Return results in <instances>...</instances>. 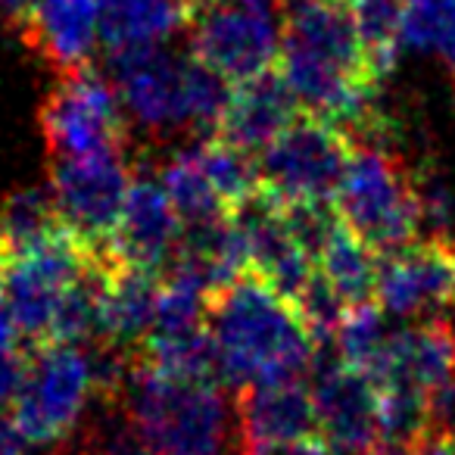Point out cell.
I'll return each instance as SVG.
<instances>
[{"label":"cell","instance_id":"obj_11","mask_svg":"<svg viewBox=\"0 0 455 455\" xmlns=\"http://www.w3.org/2000/svg\"><path fill=\"white\" fill-rule=\"evenodd\" d=\"M84 262H88V250L66 228L22 253H7L0 293L22 343L28 347L47 343L60 299L82 275Z\"/></svg>","mask_w":455,"mask_h":455},{"label":"cell","instance_id":"obj_1","mask_svg":"<svg viewBox=\"0 0 455 455\" xmlns=\"http://www.w3.org/2000/svg\"><path fill=\"white\" fill-rule=\"evenodd\" d=\"M278 72L297 103L359 140H380V82L371 76L349 0H284Z\"/></svg>","mask_w":455,"mask_h":455},{"label":"cell","instance_id":"obj_7","mask_svg":"<svg viewBox=\"0 0 455 455\" xmlns=\"http://www.w3.org/2000/svg\"><path fill=\"white\" fill-rule=\"evenodd\" d=\"M94 393L88 349L78 343H38L26 349L10 418L28 446H51L72 434Z\"/></svg>","mask_w":455,"mask_h":455},{"label":"cell","instance_id":"obj_28","mask_svg":"<svg viewBox=\"0 0 455 455\" xmlns=\"http://www.w3.org/2000/svg\"><path fill=\"white\" fill-rule=\"evenodd\" d=\"M427 418L430 430L455 434V374H449L443 384L427 393Z\"/></svg>","mask_w":455,"mask_h":455},{"label":"cell","instance_id":"obj_22","mask_svg":"<svg viewBox=\"0 0 455 455\" xmlns=\"http://www.w3.org/2000/svg\"><path fill=\"white\" fill-rule=\"evenodd\" d=\"M159 181H163L175 212L181 215L184 228L206 225V221H219V219H225V215H231V209L221 200L212 178H209L206 165H203L200 147L196 144L188 147V150H178L175 156L163 165Z\"/></svg>","mask_w":455,"mask_h":455},{"label":"cell","instance_id":"obj_19","mask_svg":"<svg viewBox=\"0 0 455 455\" xmlns=\"http://www.w3.org/2000/svg\"><path fill=\"white\" fill-rule=\"evenodd\" d=\"M449 374H455V331L427 318L393 328L387 359L374 384H411L430 393Z\"/></svg>","mask_w":455,"mask_h":455},{"label":"cell","instance_id":"obj_5","mask_svg":"<svg viewBox=\"0 0 455 455\" xmlns=\"http://www.w3.org/2000/svg\"><path fill=\"white\" fill-rule=\"evenodd\" d=\"M334 209L343 225L353 228L380 256L409 247L421 231L418 188L384 144L353 140Z\"/></svg>","mask_w":455,"mask_h":455},{"label":"cell","instance_id":"obj_15","mask_svg":"<svg viewBox=\"0 0 455 455\" xmlns=\"http://www.w3.org/2000/svg\"><path fill=\"white\" fill-rule=\"evenodd\" d=\"M181 235L184 221L172 206L163 181L153 175H134L119 228L109 243L116 259L150 272H165L181 247Z\"/></svg>","mask_w":455,"mask_h":455},{"label":"cell","instance_id":"obj_23","mask_svg":"<svg viewBox=\"0 0 455 455\" xmlns=\"http://www.w3.org/2000/svg\"><path fill=\"white\" fill-rule=\"evenodd\" d=\"M393 328L387 324V312L378 303H355L343 312L340 324L334 331L337 355L347 365L365 371L368 378H378L380 365L387 359V347H390Z\"/></svg>","mask_w":455,"mask_h":455},{"label":"cell","instance_id":"obj_16","mask_svg":"<svg viewBox=\"0 0 455 455\" xmlns=\"http://www.w3.org/2000/svg\"><path fill=\"white\" fill-rule=\"evenodd\" d=\"M297 107L291 84L278 69H272L231 88V100L221 113L215 138L256 156L297 119Z\"/></svg>","mask_w":455,"mask_h":455},{"label":"cell","instance_id":"obj_21","mask_svg":"<svg viewBox=\"0 0 455 455\" xmlns=\"http://www.w3.org/2000/svg\"><path fill=\"white\" fill-rule=\"evenodd\" d=\"M315 268L340 293L347 306L368 303V299H374V291H378L380 253L371 243L362 241L353 228L343 225L340 219V228L331 235V241L318 253Z\"/></svg>","mask_w":455,"mask_h":455},{"label":"cell","instance_id":"obj_8","mask_svg":"<svg viewBox=\"0 0 455 455\" xmlns=\"http://www.w3.org/2000/svg\"><path fill=\"white\" fill-rule=\"evenodd\" d=\"M41 128L53 159L122 153L125 107L113 78L100 76L91 66L63 72L41 109Z\"/></svg>","mask_w":455,"mask_h":455},{"label":"cell","instance_id":"obj_3","mask_svg":"<svg viewBox=\"0 0 455 455\" xmlns=\"http://www.w3.org/2000/svg\"><path fill=\"white\" fill-rule=\"evenodd\" d=\"M109 53V78L128 119L150 134L194 132L215 138L235 84L194 53H172L163 44Z\"/></svg>","mask_w":455,"mask_h":455},{"label":"cell","instance_id":"obj_2","mask_svg":"<svg viewBox=\"0 0 455 455\" xmlns=\"http://www.w3.org/2000/svg\"><path fill=\"white\" fill-rule=\"evenodd\" d=\"M206 324L221 380L237 387L303 378L318 359V340L299 309L253 272L209 297Z\"/></svg>","mask_w":455,"mask_h":455},{"label":"cell","instance_id":"obj_20","mask_svg":"<svg viewBox=\"0 0 455 455\" xmlns=\"http://www.w3.org/2000/svg\"><path fill=\"white\" fill-rule=\"evenodd\" d=\"M190 20L194 0H100V41L109 51L165 44Z\"/></svg>","mask_w":455,"mask_h":455},{"label":"cell","instance_id":"obj_6","mask_svg":"<svg viewBox=\"0 0 455 455\" xmlns=\"http://www.w3.org/2000/svg\"><path fill=\"white\" fill-rule=\"evenodd\" d=\"M188 28L190 53L225 82L241 84L278 69L284 0H206Z\"/></svg>","mask_w":455,"mask_h":455},{"label":"cell","instance_id":"obj_13","mask_svg":"<svg viewBox=\"0 0 455 455\" xmlns=\"http://www.w3.org/2000/svg\"><path fill=\"white\" fill-rule=\"evenodd\" d=\"M312 403H315L318 440L340 455H371L378 446L380 390L365 371L340 362V355L312 365Z\"/></svg>","mask_w":455,"mask_h":455},{"label":"cell","instance_id":"obj_25","mask_svg":"<svg viewBox=\"0 0 455 455\" xmlns=\"http://www.w3.org/2000/svg\"><path fill=\"white\" fill-rule=\"evenodd\" d=\"M51 190H20L0 206V247L4 253H22L60 231Z\"/></svg>","mask_w":455,"mask_h":455},{"label":"cell","instance_id":"obj_12","mask_svg":"<svg viewBox=\"0 0 455 455\" xmlns=\"http://www.w3.org/2000/svg\"><path fill=\"white\" fill-rule=\"evenodd\" d=\"M374 303L393 318L427 322L455 303V250L443 237L380 256Z\"/></svg>","mask_w":455,"mask_h":455},{"label":"cell","instance_id":"obj_17","mask_svg":"<svg viewBox=\"0 0 455 455\" xmlns=\"http://www.w3.org/2000/svg\"><path fill=\"white\" fill-rule=\"evenodd\" d=\"M159 287L163 272L128 266L113 259L103 266L100 278V322L97 337L125 349H140V343L150 337L156 322Z\"/></svg>","mask_w":455,"mask_h":455},{"label":"cell","instance_id":"obj_4","mask_svg":"<svg viewBox=\"0 0 455 455\" xmlns=\"http://www.w3.org/2000/svg\"><path fill=\"white\" fill-rule=\"evenodd\" d=\"M150 455H228L237 411L228 405L219 380L163 374L134 355L128 405Z\"/></svg>","mask_w":455,"mask_h":455},{"label":"cell","instance_id":"obj_34","mask_svg":"<svg viewBox=\"0 0 455 455\" xmlns=\"http://www.w3.org/2000/svg\"><path fill=\"white\" fill-rule=\"evenodd\" d=\"M452 331H455V322H452Z\"/></svg>","mask_w":455,"mask_h":455},{"label":"cell","instance_id":"obj_10","mask_svg":"<svg viewBox=\"0 0 455 455\" xmlns=\"http://www.w3.org/2000/svg\"><path fill=\"white\" fill-rule=\"evenodd\" d=\"M134 175L122 153L53 159L51 200L60 225L84 250H109Z\"/></svg>","mask_w":455,"mask_h":455},{"label":"cell","instance_id":"obj_14","mask_svg":"<svg viewBox=\"0 0 455 455\" xmlns=\"http://www.w3.org/2000/svg\"><path fill=\"white\" fill-rule=\"evenodd\" d=\"M235 411L243 455H275L318 436L312 387L303 378L243 387Z\"/></svg>","mask_w":455,"mask_h":455},{"label":"cell","instance_id":"obj_31","mask_svg":"<svg viewBox=\"0 0 455 455\" xmlns=\"http://www.w3.org/2000/svg\"><path fill=\"white\" fill-rule=\"evenodd\" d=\"M20 331L13 324V315H10L7 303H4V293H0V353L7 349H20Z\"/></svg>","mask_w":455,"mask_h":455},{"label":"cell","instance_id":"obj_9","mask_svg":"<svg viewBox=\"0 0 455 455\" xmlns=\"http://www.w3.org/2000/svg\"><path fill=\"white\" fill-rule=\"evenodd\" d=\"M353 138L334 122L297 116L259 153L262 188L284 203H334L347 172Z\"/></svg>","mask_w":455,"mask_h":455},{"label":"cell","instance_id":"obj_26","mask_svg":"<svg viewBox=\"0 0 455 455\" xmlns=\"http://www.w3.org/2000/svg\"><path fill=\"white\" fill-rule=\"evenodd\" d=\"M349 7L365 44L371 76L384 82L399 57V22H403L405 0H349Z\"/></svg>","mask_w":455,"mask_h":455},{"label":"cell","instance_id":"obj_18","mask_svg":"<svg viewBox=\"0 0 455 455\" xmlns=\"http://www.w3.org/2000/svg\"><path fill=\"white\" fill-rule=\"evenodd\" d=\"M22 22L28 44L69 72L88 66L100 41V0H35Z\"/></svg>","mask_w":455,"mask_h":455},{"label":"cell","instance_id":"obj_27","mask_svg":"<svg viewBox=\"0 0 455 455\" xmlns=\"http://www.w3.org/2000/svg\"><path fill=\"white\" fill-rule=\"evenodd\" d=\"M94 455H150L140 430L134 427L132 415H109L107 421H100L94 436Z\"/></svg>","mask_w":455,"mask_h":455},{"label":"cell","instance_id":"obj_30","mask_svg":"<svg viewBox=\"0 0 455 455\" xmlns=\"http://www.w3.org/2000/svg\"><path fill=\"white\" fill-rule=\"evenodd\" d=\"M26 436L16 430L13 418L0 415V455H26Z\"/></svg>","mask_w":455,"mask_h":455},{"label":"cell","instance_id":"obj_32","mask_svg":"<svg viewBox=\"0 0 455 455\" xmlns=\"http://www.w3.org/2000/svg\"><path fill=\"white\" fill-rule=\"evenodd\" d=\"M275 455H340V452H334L328 443L315 436V440H306V443H299V446H291V449H284V452H275Z\"/></svg>","mask_w":455,"mask_h":455},{"label":"cell","instance_id":"obj_29","mask_svg":"<svg viewBox=\"0 0 455 455\" xmlns=\"http://www.w3.org/2000/svg\"><path fill=\"white\" fill-rule=\"evenodd\" d=\"M22 368H26V349H7L0 353V409L13 403L16 390H20Z\"/></svg>","mask_w":455,"mask_h":455},{"label":"cell","instance_id":"obj_33","mask_svg":"<svg viewBox=\"0 0 455 455\" xmlns=\"http://www.w3.org/2000/svg\"><path fill=\"white\" fill-rule=\"evenodd\" d=\"M35 0H0V20H26Z\"/></svg>","mask_w":455,"mask_h":455},{"label":"cell","instance_id":"obj_24","mask_svg":"<svg viewBox=\"0 0 455 455\" xmlns=\"http://www.w3.org/2000/svg\"><path fill=\"white\" fill-rule=\"evenodd\" d=\"M399 47L436 57L455 72V0H405Z\"/></svg>","mask_w":455,"mask_h":455}]
</instances>
